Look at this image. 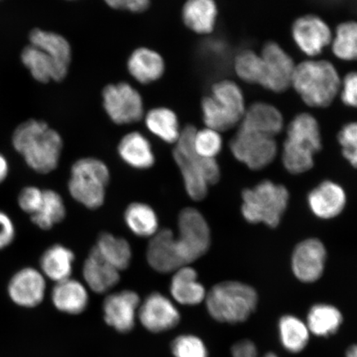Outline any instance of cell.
Returning <instances> with one entry per match:
<instances>
[{
	"mask_svg": "<svg viewBox=\"0 0 357 357\" xmlns=\"http://www.w3.org/2000/svg\"><path fill=\"white\" fill-rule=\"evenodd\" d=\"M12 144L32 171L43 175L59 165L63 140L60 133L41 120L29 119L13 133Z\"/></svg>",
	"mask_w": 357,
	"mask_h": 357,
	"instance_id": "1",
	"label": "cell"
},
{
	"mask_svg": "<svg viewBox=\"0 0 357 357\" xmlns=\"http://www.w3.org/2000/svg\"><path fill=\"white\" fill-rule=\"evenodd\" d=\"M196 128L187 125L181 129V136L175 144L173 158L180 169L187 195L195 201L206 197L208 188L220 178V168L216 159L200 158L193 146Z\"/></svg>",
	"mask_w": 357,
	"mask_h": 357,
	"instance_id": "2",
	"label": "cell"
},
{
	"mask_svg": "<svg viewBox=\"0 0 357 357\" xmlns=\"http://www.w3.org/2000/svg\"><path fill=\"white\" fill-rule=\"evenodd\" d=\"M292 86L307 105L324 108L331 105L341 89L336 69L328 61H306L296 66Z\"/></svg>",
	"mask_w": 357,
	"mask_h": 357,
	"instance_id": "3",
	"label": "cell"
},
{
	"mask_svg": "<svg viewBox=\"0 0 357 357\" xmlns=\"http://www.w3.org/2000/svg\"><path fill=\"white\" fill-rule=\"evenodd\" d=\"M322 147L318 122L309 114L296 116L289 123L284 144L283 163L291 174L305 173L314 167V156Z\"/></svg>",
	"mask_w": 357,
	"mask_h": 357,
	"instance_id": "4",
	"label": "cell"
},
{
	"mask_svg": "<svg viewBox=\"0 0 357 357\" xmlns=\"http://www.w3.org/2000/svg\"><path fill=\"white\" fill-rule=\"evenodd\" d=\"M206 307L218 322L243 323L255 311L258 297L256 290L236 281H225L214 285L207 293Z\"/></svg>",
	"mask_w": 357,
	"mask_h": 357,
	"instance_id": "5",
	"label": "cell"
},
{
	"mask_svg": "<svg viewBox=\"0 0 357 357\" xmlns=\"http://www.w3.org/2000/svg\"><path fill=\"white\" fill-rule=\"evenodd\" d=\"M201 109L206 127L220 132L240 124L247 109L243 91L229 79L213 84L211 95L201 102Z\"/></svg>",
	"mask_w": 357,
	"mask_h": 357,
	"instance_id": "6",
	"label": "cell"
},
{
	"mask_svg": "<svg viewBox=\"0 0 357 357\" xmlns=\"http://www.w3.org/2000/svg\"><path fill=\"white\" fill-rule=\"evenodd\" d=\"M110 172L101 160L79 159L70 169L69 193L77 202L89 209H97L105 203Z\"/></svg>",
	"mask_w": 357,
	"mask_h": 357,
	"instance_id": "7",
	"label": "cell"
},
{
	"mask_svg": "<svg viewBox=\"0 0 357 357\" xmlns=\"http://www.w3.org/2000/svg\"><path fill=\"white\" fill-rule=\"evenodd\" d=\"M243 201L242 213L245 220L275 227L287 208L289 193L284 186L266 181L253 189L245 190Z\"/></svg>",
	"mask_w": 357,
	"mask_h": 357,
	"instance_id": "8",
	"label": "cell"
},
{
	"mask_svg": "<svg viewBox=\"0 0 357 357\" xmlns=\"http://www.w3.org/2000/svg\"><path fill=\"white\" fill-rule=\"evenodd\" d=\"M175 245L185 266L208 252L211 245V229L203 214L197 209L185 208L178 214Z\"/></svg>",
	"mask_w": 357,
	"mask_h": 357,
	"instance_id": "9",
	"label": "cell"
},
{
	"mask_svg": "<svg viewBox=\"0 0 357 357\" xmlns=\"http://www.w3.org/2000/svg\"><path fill=\"white\" fill-rule=\"evenodd\" d=\"M230 149L236 160L257 171L273 162L278 144L275 137L239 126L230 142Z\"/></svg>",
	"mask_w": 357,
	"mask_h": 357,
	"instance_id": "10",
	"label": "cell"
},
{
	"mask_svg": "<svg viewBox=\"0 0 357 357\" xmlns=\"http://www.w3.org/2000/svg\"><path fill=\"white\" fill-rule=\"evenodd\" d=\"M102 97L106 114L114 123L131 124L144 118V100L131 84L125 82L109 84L102 91Z\"/></svg>",
	"mask_w": 357,
	"mask_h": 357,
	"instance_id": "11",
	"label": "cell"
},
{
	"mask_svg": "<svg viewBox=\"0 0 357 357\" xmlns=\"http://www.w3.org/2000/svg\"><path fill=\"white\" fill-rule=\"evenodd\" d=\"M46 291V278L39 269L32 266L17 271L8 281L7 287L11 301L25 309H33L41 305Z\"/></svg>",
	"mask_w": 357,
	"mask_h": 357,
	"instance_id": "12",
	"label": "cell"
},
{
	"mask_svg": "<svg viewBox=\"0 0 357 357\" xmlns=\"http://www.w3.org/2000/svg\"><path fill=\"white\" fill-rule=\"evenodd\" d=\"M261 59L264 66L262 87L274 92H283L292 82L296 66L278 44L268 43L262 49Z\"/></svg>",
	"mask_w": 357,
	"mask_h": 357,
	"instance_id": "13",
	"label": "cell"
},
{
	"mask_svg": "<svg viewBox=\"0 0 357 357\" xmlns=\"http://www.w3.org/2000/svg\"><path fill=\"white\" fill-rule=\"evenodd\" d=\"M138 318L144 327L151 333H162L175 328L181 314L175 303L162 294L154 292L141 303Z\"/></svg>",
	"mask_w": 357,
	"mask_h": 357,
	"instance_id": "14",
	"label": "cell"
},
{
	"mask_svg": "<svg viewBox=\"0 0 357 357\" xmlns=\"http://www.w3.org/2000/svg\"><path fill=\"white\" fill-rule=\"evenodd\" d=\"M21 60L32 77L41 83H48L52 80L61 82L68 73L70 67L54 52L32 44L22 50Z\"/></svg>",
	"mask_w": 357,
	"mask_h": 357,
	"instance_id": "15",
	"label": "cell"
},
{
	"mask_svg": "<svg viewBox=\"0 0 357 357\" xmlns=\"http://www.w3.org/2000/svg\"><path fill=\"white\" fill-rule=\"evenodd\" d=\"M140 305L139 296L132 290L110 294L102 303L105 322L119 333L130 332Z\"/></svg>",
	"mask_w": 357,
	"mask_h": 357,
	"instance_id": "16",
	"label": "cell"
},
{
	"mask_svg": "<svg viewBox=\"0 0 357 357\" xmlns=\"http://www.w3.org/2000/svg\"><path fill=\"white\" fill-rule=\"evenodd\" d=\"M292 36L297 46L310 56L319 55L333 39L327 24L315 15L303 16L294 22Z\"/></svg>",
	"mask_w": 357,
	"mask_h": 357,
	"instance_id": "17",
	"label": "cell"
},
{
	"mask_svg": "<svg viewBox=\"0 0 357 357\" xmlns=\"http://www.w3.org/2000/svg\"><path fill=\"white\" fill-rule=\"evenodd\" d=\"M327 254L324 245L317 239H307L298 244L292 257L294 274L302 282L318 280L324 273Z\"/></svg>",
	"mask_w": 357,
	"mask_h": 357,
	"instance_id": "18",
	"label": "cell"
},
{
	"mask_svg": "<svg viewBox=\"0 0 357 357\" xmlns=\"http://www.w3.org/2000/svg\"><path fill=\"white\" fill-rule=\"evenodd\" d=\"M146 261L159 273H172L182 264L175 245V234L168 229H160L149 241L146 248Z\"/></svg>",
	"mask_w": 357,
	"mask_h": 357,
	"instance_id": "19",
	"label": "cell"
},
{
	"mask_svg": "<svg viewBox=\"0 0 357 357\" xmlns=\"http://www.w3.org/2000/svg\"><path fill=\"white\" fill-rule=\"evenodd\" d=\"M82 274L87 287L96 294H105L120 280V271L102 258L95 248L88 254Z\"/></svg>",
	"mask_w": 357,
	"mask_h": 357,
	"instance_id": "20",
	"label": "cell"
},
{
	"mask_svg": "<svg viewBox=\"0 0 357 357\" xmlns=\"http://www.w3.org/2000/svg\"><path fill=\"white\" fill-rule=\"evenodd\" d=\"M169 291L174 301L182 305L194 306L205 301L207 292L198 280L193 267L185 266L173 272Z\"/></svg>",
	"mask_w": 357,
	"mask_h": 357,
	"instance_id": "21",
	"label": "cell"
},
{
	"mask_svg": "<svg viewBox=\"0 0 357 357\" xmlns=\"http://www.w3.org/2000/svg\"><path fill=\"white\" fill-rule=\"evenodd\" d=\"M51 298L58 311L71 315L82 314L89 303L86 287L71 278L56 283L52 290Z\"/></svg>",
	"mask_w": 357,
	"mask_h": 357,
	"instance_id": "22",
	"label": "cell"
},
{
	"mask_svg": "<svg viewBox=\"0 0 357 357\" xmlns=\"http://www.w3.org/2000/svg\"><path fill=\"white\" fill-rule=\"evenodd\" d=\"M309 204L317 217L324 220L333 218L341 213L345 207V192L335 183L324 182L310 192Z\"/></svg>",
	"mask_w": 357,
	"mask_h": 357,
	"instance_id": "23",
	"label": "cell"
},
{
	"mask_svg": "<svg viewBox=\"0 0 357 357\" xmlns=\"http://www.w3.org/2000/svg\"><path fill=\"white\" fill-rule=\"evenodd\" d=\"M131 77L141 84H150L162 77L166 69L163 57L153 49L139 47L132 52L128 60Z\"/></svg>",
	"mask_w": 357,
	"mask_h": 357,
	"instance_id": "24",
	"label": "cell"
},
{
	"mask_svg": "<svg viewBox=\"0 0 357 357\" xmlns=\"http://www.w3.org/2000/svg\"><path fill=\"white\" fill-rule=\"evenodd\" d=\"M118 153L128 166L137 169H147L155 164V155L149 139L139 132L125 135L118 146Z\"/></svg>",
	"mask_w": 357,
	"mask_h": 357,
	"instance_id": "25",
	"label": "cell"
},
{
	"mask_svg": "<svg viewBox=\"0 0 357 357\" xmlns=\"http://www.w3.org/2000/svg\"><path fill=\"white\" fill-rule=\"evenodd\" d=\"M75 260V254L70 248L61 244L52 245L40 257L39 270L46 279L58 283L71 278Z\"/></svg>",
	"mask_w": 357,
	"mask_h": 357,
	"instance_id": "26",
	"label": "cell"
},
{
	"mask_svg": "<svg viewBox=\"0 0 357 357\" xmlns=\"http://www.w3.org/2000/svg\"><path fill=\"white\" fill-rule=\"evenodd\" d=\"M283 117L275 107L256 102L245 109L239 126L275 137L282 131Z\"/></svg>",
	"mask_w": 357,
	"mask_h": 357,
	"instance_id": "27",
	"label": "cell"
},
{
	"mask_svg": "<svg viewBox=\"0 0 357 357\" xmlns=\"http://www.w3.org/2000/svg\"><path fill=\"white\" fill-rule=\"evenodd\" d=\"M218 7L214 0H187L182 8V20L192 32L208 34L215 28Z\"/></svg>",
	"mask_w": 357,
	"mask_h": 357,
	"instance_id": "28",
	"label": "cell"
},
{
	"mask_svg": "<svg viewBox=\"0 0 357 357\" xmlns=\"http://www.w3.org/2000/svg\"><path fill=\"white\" fill-rule=\"evenodd\" d=\"M124 221L129 230L139 238H151L160 230L158 214L144 203L129 204L124 212Z\"/></svg>",
	"mask_w": 357,
	"mask_h": 357,
	"instance_id": "29",
	"label": "cell"
},
{
	"mask_svg": "<svg viewBox=\"0 0 357 357\" xmlns=\"http://www.w3.org/2000/svg\"><path fill=\"white\" fill-rule=\"evenodd\" d=\"M93 248L106 261L119 271L128 269L131 264L132 252L126 239L109 233H102Z\"/></svg>",
	"mask_w": 357,
	"mask_h": 357,
	"instance_id": "30",
	"label": "cell"
},
{
	"mask_svg": "<svg viewBox=\"0 0 357 357\" xmlns=\"http://www.w3.org/2000/svg\"><path fill=\"white\" fill-rule=\"evenodd\" d=\"M145 123L153 135L167 144H175L181 136V129L177 115L165 107L147 112Z\"/></svg>",
	"mask_w": 357,
	"mask_h": 357,
	"instance_id": "31",
	"label": "cell"
},
{
	"mask_svg": "<svg viewBox=\"0 0 357 357\" xmlns=\"http://www.w3.org/2000/svg\"><path fill=\"white\" fill-rule=\"evenodd\" d=\"M66 208L63 198L56 190H43L41 206L30 220L38 229L48 231L65 220Z\"/></svg>",
	"mask_w": 357,
	"mask_h": 357,
	"instance_id": "32",
	"label": "cell"
},
{
	"mask_svg": "<svg viewBox=\"0 0 357 357\" xmlns=\"http://www.w3.org/2000/svg\"><path fill=\"white\" fill-rule=\"evenodd\" d=\"M342 324L340 311L331 305H315L307 315V328L317 336H329L336 333Z\"/></svg>",
	"mask_w": 357,
	"mask_h": 357,
	"instance_id": "33",
	"label": "cell"
},
{
	"mask_svg": "<svg viewBox=\"0 0 357 357\" xmlns=\"http://www.w3.org/2000/svg\"><path fill=\"white\" fill-rule=\"evenodd\" d=\"M281 342L289 351L300 352L305 349L310 338V330L301 320L291 315L284 316L279 324Z\"/></svg>",
	"mask_w": 357,
	"mask_h": 357,
	"instance_id": "34",
	"label": "cell"
},
{
	"mask_svg": "<svg viewBox=\"0 0 357 357\" xmlns=\"http://www.w3.org/2000/svg\"><path fill=\"white\" fill-rule=\"evenodd\" d=\"M334 55L343 61H357V22L349 21L339 25L332 39Z\"/></svg>",
	"mask_w": 357,
	"mask_h": 357,
	"instance_id": "35",
	"label": "cell"
},
{
	"mask_svg": "<svg viewBox=\"0 0 357 357\" xmlns=\"http://www.w3.org/2000/svg\"><path fill=\"white\" fill-rule=\"evenodd\" d=\"M234 67L236 75L250 84L261 86L264 79V66L261 56L252 50H244L236 56Z\"/></svg>",
	"mask_w": 357,
	"mask_h": 357,
	"instance_id": "36",
	"label": "cell"
},
{
	"mask_svg": "<svg viewBox=\"0 0 357 357\" xmlns=\"http://www.w3.org/2000/svg\"><path fill=\"white\" fill-rule=\"evenodd\" d=\"M194 150L200 158L215 159L220 153L222 140L220 132L206 128L195 132L193 138Z\"/></svg>",
	"mask_w": 357,
	"mask_h": 357,
	"instance_id": "37",
	"label": "cell"
},
{
	"mask_svg": "<svg viewBox=\"0 0 357 357\" xmlns=\"http://www.w3.org/2000/svg\"><path fill=\"white\" fill-rule=\"evenodd\" d=\"M172 350L175 357H208L204 343L193 335H181L173 341Z\"/></svg>",
	"mask_w": 357,
	"mask_h": 357,
	"instance_id": "38",
	"label": "cell"
},
{
	"mask_svg": "<svg viewBox=\"0 0 357 357\" xmlns=\"http://www.w3.org/2000/svg\"><path fill=\"white\" fill-rule=\"evenodd\" d=\"M342 154L352 167L357 168V122L345 125L338 134Z\"/></svg>",
	"mask_w": 357,
	"mask_h": 357,
	"instance_id": "39",
	"label": "cell"
},
{
	"mask_svg": "<svg viewBox=\"0 0 357 357\" xmlns=\"http://www.w3.org/2000/svg\"><path fill=\"white\" fill-rule=\"evenodd\" d=\"M43 198V190L34 185L26 186L17 196V205L22 212L32 216L41 206Z\"/></svg>",
	"mask_w": 357,
	"mask_h": 357,
	"instance_id": "40",
	"label": "cell"
},
{
	"mask_svg": "<svg viewBox=\"0 0 357 357\" xmlns=\"http://www.w3.org/2000/svg\"><path fill=\"white\" fill-rule=\"evenodd\" d=\"M16 231L12 218L7 213L0 211V251L10 247L15 242Z\"/></svg>",
	"mask_w": 357,
	"mask_h": 357,
	"instance_id": "41",
	"label": "cell"
},
{
	"mask_svg": "<svg viewBox=\"0 0 357 357\" xmlns=\"http://www.w3.org/2000/svg\"><path fill=\"white\" fill-rule=\"evenodd\" d=\"M342 100L347 106L357 109V73H351L343 80Z\"/></svg>",
	"mask_w": 357,
	"mask_h": 357,
	"instance_id": "42",
	"label": "cell"
},
{
	"mask_svg": "<svg viewBox=\"0 0 357 357\" xmlns=\"http://www.w3.org/2000/svg\"><path fill=\"white\" fill-rule=\"evenodd\" d=\"M114 10L132 13L144 12L150 6L151 0H104Z\"/></svg>",
	"mask_w": 357,
	"mask_h": 357,
	"instance_id": "43",
	"label": "cell"
},
{
	"mask_svg": "<svg viewBox=\"0 0 357 357\" xmlns=\"http://www.w3.org/2000/svg\"><path fill=\"white\" fill-rule=\"evenodd\" d=\"M233 357H257V350L252 341L243 340L231 347Z\"/></svg>",
	"mask_w": 357,
	"mask_h": 357,
	"instance_id": "44",
	"label": "cell"
},
{
	"mask_svg": "<svg viewBox=\"0 0 357 357\" xmlns=\"http://www.w3.org/2000/svg\"><path fill=\"white\" fill-rule=\"evenodd\" d=\"M10 172V166L6 156L0 153V185L7 180Z\"/></svg>",
	"mask_w": 357,
	"mask_h": 357,
	"instance_id": "45",
	"label": "cell"
},
{
	"mask_svg": "<svg viewBox=\"0 0 357 357\" xmlns=\"http://www.w3.org/2000/svg\"><path fill=\"white\" fill-rule=\"evenodd\" d=\"M347 357H357V345L351 346L347 350Z\"/></svg>",
	"mask_w": 357,
	"mask_h": 357,
	"instance_id": "46",
	"label": "cell"
},
{
	"mask_svg": "<svg viewBox=\"0 0 357 357\" xmlns=\"http://www.w3.org/2000/svg\"><path fill=\"white\" fill-rule=\"evenodd\" d=\"M263 357H278V356H276L275 354H271V352H270V354H267L266 356H264Z\"/></svg>",
	"mask_w": 357,
	"mask_h": 357,
	"instance_id": "47",
	"label": "cell"
}]
</instances>
